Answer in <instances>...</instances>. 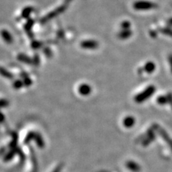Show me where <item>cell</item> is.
I'll use <instances>...</instances> for the list:
<instances>
[{
  "label": "cell",
  "instance_id": "5b68a950",
  "mask_svg": "<svg viewBox=\"0 0 172 172\" xmlns=\"http://www.w3.org/2000/svg\"><path fill=\"white\" fill-rule=\"evenodd\" d=\"M161 134H162V136H163V137L165 138V140L166 141H167L168 143H169V146H171V147L172 148V141L171 139H170L169 138V136H167V134H166L165 133H164V131H161Z\"/></svg>",
  "mask_w": 172,
  "mask_h": 172
},
{
  "label": "cell",
  "instance_id": "277c9868",
  "mask_svg": "<svg viewBox=\"0 0 172 172\" xmlns=\"http://www.w3.org/2000/svg\"><path fill=\"white\" fill-rule=\"evenodd\" d=\"M126 126H128V127H130L131 126L133 125L134 122H135V120H134V118H128L126 120Z\"/></svg>",
  "mask_w": 172,
  "mask_h": 172
},
{
  "label": "cell",
  "instance_id": "3957f363",
  "mask_svg": "<svg viewBox=\"0 0 172 172\" xmlns=\"http://www.w3.org/2000/svg\"><path fill=\"white\" fill-rule=\"evenodd\" d=\"M157 102L159 103V104L164 105L167 103V102H169V100H168L167 96H159L157 99Z\"/></svg>",
  "mask_w": 172,
  "mask_h": 172
},
{
  "label": "cell",
  "instance_id": "7a4b0ae2",
  "mask_svg": "<svg viewBox=\"0 0 172 172\" xmlns=\"http://www.w3.org/2000/svg\"><path fill=\"white\" fill-rule=\"evenodd\" d=\"M155 68L156 66L154 65L153 62H148L147 64L145 65L144 70H145L148 73H151L154 70H155Z\"/></svg>",
  "mask_w": 172,
  "mask_h": 172
},
{
  "label": "cell",
  "instance_id": "6da1fadb",
  "mask_svg": "<svg viewBox=\"0 0 172 172\" xmlns=\"http://www.w3.org/2000/svg\"><path fill=\"white\" fill-rule=\"evenodd\" d=\"M154 90H155V88L153 86H151L149 88H147L145 90L141 93L138 95L136 97V102L141 103L143 101H145L146 100H147L152 94L153 93Z\"/></svg>",
  "mask_w": 172,
  "mask_h": 172
},
{
  "label": "cell",
  "instance_id": "8992f818",
  "mask_svg": "<svg viewBox=\"0 0 172 172\" xmlns=\"http://www.w3.org/2000/svg\"><path fill=\"white\" fill-rule=\"evenodd\" d=\"M169 62H170V65H171V71H172V57H170L169 59Z\"/></svg>",
  "mask_w": 172,
  "mask_h": 172
}]
</instances>
